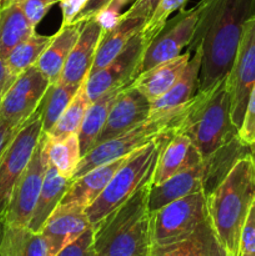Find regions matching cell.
<instances>
[{
	"label": "cell",
	"mask_w": 255,
	"mask_h": 256,
	"mask_svg": "<svg viewBox=\"0 0 255 256\" xmlns=\"http://www.w3.org/2000/svg\"><path fill=\"white\" fill-rule=\"evenodd\" d=\"M190 49L202 52L198 92L210 89L232 70L245 24L255 16V0H202Z\"/></svg>",
	"instance_id": "1"
},
{
	"label": "cell",
	"mask_w": 255,
	"mask_h": 256,
	"mask_svg": "<svg viewBox=\"0 0 255 256\" xmlns=\"http://www.w3.org/2000/svg\"><path fill=\"white\" fill-rule=\"evenodd\" d=\"M174 132L186 135L202 159L239 136V129L232 119L226 78L195 94L178 118Z\"/></svg>",
	"instance_id": "2"
},
{
	"label": "cell",
	"mask_w": 255,
	"mask_h": 256,
	"mask_svg": "<svg viewBox=\"0 0 255 256\" xmlns=\"http://www.w3.org/2000/svg\"><path fill=\"white\" fill-rule=\"evenodd\" d=\"M254 202L255 170L252 155H246L206 195L209 219L230 256H239L242 232Z\"/></svg>",
	"instance_id": "3"
},
{
	"label": "cell",
	"mask_w": 255,
	"mask_h": 256,
	"mask_svg": "<svg viewBox=\"0 0 255 256\" xmlns=\"http://www.w3.org/2000/svg\"><path fill=\"white\" fill-rule=\"evenodd\" d=\"M152 182L142 185L128 202L94 226V256L150 255L152 249L149 210Z\"/></svg>",
	"instance_id": "4"
},
{
	"label": "cell",
	"mask_w": 255,
	"mask_h": 256,
	"mask_svg": "<svg viewBox=\"0 0 255 256\" xmlns=\"http://www.w3.org/2000/svg\"><path fill=\"white\" fill-rule=\"evenodd\" d=\"M172 134L174 132H166L128 156L102 195L85 210L92 228L128 202L142 185L152 182L160 152Z\"/></svg>",
	"instance_id": "5"
},
{
	"label": "cell",
	"mask_w": 255,
	"mask_h": 256,
	"mask_svg": "<svg viewBox=\"0 0 255 256\" xmlns=\"http://www.w3.org/2000/svg\"><path fill=\"white\" fill-rule=\"evenodd\" d=\"M184 108L178 112L162 115V116L149 118L132 129L128 130L124 134L94 146L88 154L82 156V162H79L76 170H75L72 180L82 176L90 170L95 169L100 165L128 156L135 150L149 144L150 142L158 139L162 135L169 132H174L175 122Z\"/></svg>",
	"instance_id": "6"
},
{
	"label": "cell",
	"mask_w": 255,
	"mask_h": 256,
	"mask_svg": "<svg viewBox=\"0 0 255 256\" xmlns=\"http://www.w3.org/2000/svg\"><path fill=\"white\" fill-rule=\"evenodd\" d=\"M152 215V246H166L192 234L209 218L204 190L165 205Z\"/></svg>",
	"instance_id": "7"
},
{
	"label": "cell",
	"mask_w": 255,
	"mask_h": 256,
	"mask_svg": "<svg viewBox=\"0 0 255 256\" xmlns=\"http://www.w3.org/2000/svg\"><path fill=\"white\" fill-rule=\"evenodd\" d=\"M42 135V120L39 110L20 128L18 134L0 158V222H2L18 180L32 160Z\"/></svg>",
	"instance_id": "8"
},
{
	"label": "cell",
	"mask_w": 255,
	"mask_h": 256,
	"mask_svg": "<svg viewBox=\"0 0 255 256\" xmlns=\"http://www.w3.org/2000/svg\"><path fill=\"white\" fill-rule=\"evenodd\" d=\"M226 79L232 102V119L240 132L255 84V16L245 24L232 70Z\"/></svg>",
	"instance_id": "9"
},
{
	"label": "cell",
	"mask_w": 255,
	"mask_h": 256,
	"mask_svg": "<svg viewBox=\"0 0 255 256\" xmlns=\"http://www.w3.org/2000/svg\"><path fill=\"white\" fill-rule=\"evenodd\" d=\"M200 15V4L190 10H182L176 18L168 20L162 32L145 48L138 76L142 72L182 55L194 38Z\"/></svg>",
	"instance_id": "10"
},
{
	"label": "cell",
	"mask_w": 255,
	"mask_h": 256,
	"mask_svg": "<svg viewBox=\"0 0 255 256\" xmlns=\"http://www.w3.org/2000/svg\"><path fill=\"white\" fill-rule=\"evenodd\" d=\"M46 166L48 162L44 154V139L42 135L29 165L12 190V199L2 218V225L16 228L29 226L42 192Z\"/></svg>",
	"instance_id": "11"
},
{
	"label": "cell",
	"mask_w": 255,
	"mask_h": 256,
	"mask_svg": "<svg viewBox=\"0 0 255 256\" xmlns=\"http://www.w3.org/2000/svg\"><path fill=\"white\" fill-rule=\"evenodd\" d=\"M50 82L36 66L15 79L0 102V120L12 128H22L36 112Z\"/></svg>",
	"instance_id": "12"
},
{
	"label": "cell",
	"mask_w": 255,
	"mask_h": 256,
	"mask_svg": "<svg viewBox=\"0 0 255 256\" xmlns=\"http://www.w3.org/2000/svg\"><path fill=\"white\" fill-rule=\"evenodd\" d=\"M142 32L135 35L125 49L105 68L85 80V89L90 102H95L102 94L116 86H125L138 78V69L145 52Z\"/></svg>",
	"instance_id": "13"
},
{
	"label": "cell",
	"mask_w": 255,
	"mask_h": 256,
	"mask_svg": "<svg viewBox=\"0 0 255 256\" xmlns=\"http://www.w3.org/2000/svg\"><path fill=\"white\" fill-rule=\"evenodd\" d=\"M150 109L152 102L136 88L132 86V82L125 86L110 110L106 124L96 140V145L119 136L149 119Z\"/></svg>",
	"instance_id": "14"
},
{
	"label": "cell",
	"mask_w": 255,
	"mask_h": 256,
	"mask_svg": "<svg viewBox=\"0 0 255 256\" xmlns=\"http://www.w3.org/2000/svg\"><path fill=\"white\" fill-rule=\"evenodd\" d=\"M85 208L76 205H59L54 210L40 232L49 242L52 255L79 239L92 228Z\"/></svg>",
	"instance_id": "15"
},
{
	"label": "cell",
	"mask_w": 255,
	"mask_h": 256,
	"mask_svg": "<svg viewBox=\"0 0 255 256\" xmlns=\"http://www.w3.org/2000/svg\"><path fill=\"white\" fill-rule=\"evenodd\" d=\"M102 34L104 30L95 18L84 22L79 39L65 62L60 82L65 84H82L88 79Z\"/></svg>",
	"instance_id": "16"
},
{
	"label": "cell",
	"mask_w": 255,
	"mask_h": 256,
	"mask_svg": "<svg viewBox=\"0 0 255 256\" xmlns=\"http://www.w3.org/2000/svg\"><path fill=\"white\" fill-rule=\"evenodd\" d=\"M202 160L186 135L174 132L160 152L152 185L162 184L174 175L200 164Z\"/></svg>",
	"instance_id": "17"
},
{
	"label": "cell",
	"mask_w": 255,
	"mask_h": 256,
	"mask_svg": "<svg viewBox=\"0 0 255 256\" xmlns=\"http://www.w3.org/2000/svg\"><path fill=\"white\" fill-rule=\"evenodd\" d=\"M192 50L194 52L176 82L162 98L152 102L149 118H159L162 115L170 114V112H178L195 96L198 89H199L202 52L198 48Z\"/></svg>",
	"instance_id": "18"
},
{
	"label": "cell",
	"mask_w": 255,
	"mask_h": 256,
	"mask_svg": "<svg viewBox=\"0 0 255 256\" xmlns=\"http://www.w3.org/2000/svg\"><path fill=\"white\" fill-rule=\"evenodd\" d=\"M128 156L100 165V166L90 170L82 176L72 180V185L65 196L62 198L60 205H76V206L85 208V209L89 208L102 195L115 172L122 168Z\"/></svg>",
	"instance_id": "19"
},
{
	"label": "cell",
	"mask_w": 255,
	"mask_h": 256,
	"mask_svg": "<svg viewBox=\"0 0 255 256\" xmlns=\"http://www.w3.org/2000/svg\"><path fill=\"white\" fill-rule=\"evenodd\" d=\"M84 22H75L62 25L59 32L52 36V42L39 58L35 66L49 80L50 85L60 82L68 56L76 44Z\"/></svg>",
	"instance_id": "20"
},
{
	"label": "cell",
	"mask_w": 255,
	"mask_h": 256,
	"mask_svg": "<svg viewBox=\"0 0 255 256\" xmlns=\"http://www.w3.org/2000/svg\"><path fill=\"white\" fill-rule=\"evenodd\" d=\"M204 160L174 175L160 185H152L149 192V210L154 212L165 205L202 190L204 185Z\"/></svg>",
	"instance_id": "21"
},
{
	"label": "cell",
	"mask_w": 255,
	"mask_h": 256,
	"mask_svg": "<svg viewBox=\"0 0 255 256\" xmlns=\"http://www.w3.org/2000/svg\"><path fill=\"white\" fill-rule=\"evenodd\" d=\"M149 256H230L208 218L186 239L166 246H152Z\"/></svg>",
	"instance_id": "22"
},
{
	"label": "cell",
	"mask_w": 255,
	"mask_h": 256,
	"mask_svg": "<svg viewBox=\"0 0 255 256\" xmlns=\"http://www.w3.org/2000/svg\"><path fill=\"white\" fill-rule=\"evenodd\" d=\"M192 52V49H188L184 54L142 72L132 82V86L148 98L150 102H155L176 82L186 68Z\"/></svg>",
	"instance_id": "23"
},
{
	"label": "cell",
	"mask_w": 255,
	"mask_h": 256,
	"mask_svg": "<svg viewBox=\"0 0 255 256\" xmlns=\"http://www.w3.org/2000/svg\"><path fill=\"white\" fill-rule=\"evenodd\" d=\"M145 24H146V22L142 19H124V18H122L120 22L112 29L104 32L102 39H100L99 45H98L96 54H95V59L89 76L106 66L109 62H112L125 49L130 40L142 32Z\"/></svg>",
	"instance_id": "24"
},
{
	"label": "cell",
	"mask_w": 255,
	"mask_h": 256,
	"mask_svg": "<svg viewBox=\"0 0 255 256\" xmlns=\"http://www.w3.org/2000/svg\"><path fill=\"white\" fill-rule=\"evenodd\" d=\"M72 182V180L62 178L56 172V169L48 162L42 192H40L39 199H38L36 206H35L34 214H32V222H30L29 226H28L32 232H42L45 222L50 218V215L60 205L62 198L65 196L66 192L69 190Z\"/></svg>",
	"instance_id": "25"
},
{
	"label": "cell",
	"mask_w": 255,
	"mask_h": 256,
	"mask_svg": "<svg viewBox=\"0 0 255 256\" xmlns=\"http://www.w3.org/2000/svg\"><path fill=\"white\" fill-rule=\"evenodd\" d=\"M252 146L244 144L239 136L232 139L224 146L204 159V190L205 195L210 194L226 178L234 165L246 155H250Z\"/></svg>",
	"instance_id": "26"
},
{
	"label": "cell",
	"mask_w": 255,
	"mask_h": 256,
	"mask_svg": "<svg viewBox=\"0 0 255 256\" xmlns=\"http://www.w3.org/2000/svg\"><path fill=\"white\" fill-rule=\"evenodd\" d=\"M0 256H52L49 242L42 232L29 228L2 225L0 230Z\"/></svg>",
	"instance_id": "27"
},
{
	"label": "cell",
	"mask_w": 255,
	"mask_h": 256,
	"mask_svg": "<svg viewBox=\"0 0 255 256\" xmlns=\"http://www.w3.org/2000/svg\"><path fill=\"white\" fill-rule=\"evenodd\" d=\"M125 86H128V85H125ZM125 86L112 88L109 92L102 94L99 99L92 102L90 106L88 108L84 120H82V128L78 132L82 156L88 154L96 145V140L99 138L100 132L104 129L105 124H106L110 110H112L115 100L119 96L120 92Z\"/></svg>",
	"instance_id": "28"
},
{
	"label": "cell",
	"mask_w": 255,
	"mask_h": 256,
	"mask_svg": "<svg viewBox=\"0 0 255 256\" xmlns=\"http://www.w3.org/2000/svg\"><path fill=\"white\" fill-rule=\"evenodd\" d=\"M35 34V26L28 20L18 2L0 8V55L6 59L15 46Z\"/></svg>",
	"instance_id": "29"
},
{
	"label": "cell",
	"mask_w": 255,
	"mask_h": 256,
	"mask_svg": "<svg viewBox=\"0 0 255 256\" xmlns=\"http://www.w3.org/2000/svg\"><path fill=\"white\" fill-rule=\"evenodd\" d=\"M42 139L48 162L52 165L62 178L72 180L75 170L82 159L78 134L70 135L66 139H52L42 132Z\"/></svg>",
	"instance_id": "30"
},
{
	"label": "cell",
	"mask_w": 255,
	"mask_h": 256,
	"mask_svg": "<svg viewBox=\"0 0 255 256\" xmlns=\"http://www.w3.org/2000/svg\"><path fill=\"white\" fill-rule=\"evenodd\" d=\"M82 84H65L56 82L48 88L38 110L40 112L42 120V132H48L55 124L62 112H65L76 92H79Z\"/></svg>",
	"instance_id": "31"
},
{
	"label": "cell",
	"mask_w": 255,
	"mask_h": 256,
	"mask_svg": "<svg viewBox=\"0 0 255 256\" xmlns=\"http://www.w3.org/2000/svg\"><path fill=\"white\" fill-rule=\"evenodd\" d=\"M52 39V36L34 34L15 46L5 59L10 76L15 80L28 69L35 66Z\"/></svg>",
	"instance_id": "32"
},
{
	"label": "cell",
	"mask_w": 255,
	"mask_h": 256,
	"mask_svg": "<svg viewBox=\"0 0 255 256\" xmlns=\"http://www.w3.org/2000/svg\"><path fill=\"white\" fill-rule=\"evenodd\" d=\"M90 104L92 102L86 94L84 82L72 102H70L69 106L65 109L60 119L56 122V124L45 134H48V136L52 138V139H66L70 135L78 134L82 128L85 112Z\"/></svg>",
	"instance_id": "33"
},
{
	"label": "cell",
	"mask_w": 255,
	"mask_h": 256,
	"mask_svg": "<svg viewBox=\"0 0 255 256\" xmlns=\"http://www.w3.org/2000/svg\"><path fill=\"white\" fill-rule=\"evenodd\" d=\"M186 2L188 0H160L154 14L148 20L142 30V38L145 46H148L149 42L162 32V29L169 20L170 15L178 10H182Z\"/></svg>",
	"instance_id": "34"
},
{
	"label": "cell",
	"mask_w": 255,
	"mask_h": 256,
	"mask_svg": "<svg viewBox=\"0 0 255 256\" xmlns=\"http://www.w3.org/2000/svg\"><path fill=\"white\" fill-rule=\"evenodd\" d=\"M55 256H94V228L86 230L79 239L68 245Z\"/></svg>",
	"instance_id": "35"
},
{
	"label": "cell",
	"mask_w": 255,
	"mask_h": 256,
	"mask_svg": "<svg viewBox=\"0 0 255 256\" xmlns=\"http://www.w3.org/2000/svg\"><path fill=\"white\" fill-rule=\"evenodd\" d=\"M59 2L60 0H22L18 4L22 6L25 16L32 22V26H36L49 12L50 8Z\"/></svg>",
	"instance_id": "36"
},
{
	"label": "cell",
	"mask_w": 255,
	"mask_h": 256,
	"mask_svg": "<svg viewBox=\"0 0 255 256\" xmlns=\"http://www.w3.org/2000/svg\"><path fill=\"white\" fill-rule=\"evenodd\" d=\"M239 256H255V202L242 229Z\"/></svg>",
	"instance_id": "37"
},
{
	"label": "cell",
	"mask_w": 255,
	"mask_h": 256,
	"mask_svg": "<svg viewBox=\"0 0 255 256\" xmlns=\"http://www.w3.org/2000/svg\"><path fill=\"white\" fill-rule=\"evenodd\" d=\"M239 138L244 144L249 146L255 144V84L250 94L246 114H245L244 122L239 132Z\"/></svg>",
	"instance_id": "38"
},
{
	"label": "cell",
	"mask_w": 255,
	"mask_h": 256,
	"mask_svg": "<svg viewBox=\"0 0 255 256\" xmlns=\"http://www.w3.org/2000/svg\"><path fill=\"white\" fill-rule=\"evenodd\" d=\"M160 0H135L126 12L122 15L124 19H142L148 22L154 14Z\"/></svg>",
	"instance_id": "39"
},
{
	"label": "cell",
	"mask_w": 255,
	"mask_h": 256,
	"mask_svg": "<svg viewBox=\"0 0 255 256\" xmlns=\"http://www.w3.org/2000/svg\"><path fill=\"white\" fill-rule=\"evenodd\" d=\"M89 0H60L59 4L62 12V25L74 22L78 15L82 12Z\"/></svg>",
	"instance_id": "40"
},
{
	"label": "cell",
	"mask_w": 255,
	"mask_h": 256,
	"mask_svg": "<svg viewBox=\"0 0 255 256\" xmlns=\"http://www.w3.org/2000/svg\"><path fill=\"white\" fill-rule=\"evenodd\" d=\"M112 2V0H89L82 12L76 16L75 22H86V20L92 19L96 16L98 12L106 8Z\"/></svg>",
	"instance_id": "41"
},
{
	"label": "cell",
	"mask_w": 255,
	"mask_h": 256,
	"mask_svg": "<svg viewBox=\"0 0 255 256\" xmlns=\"http://www.w3.org/2000/svg\"><path fill=\"white\" fill-rule=\"evenodd\" d=\"M122 14H120V12H112V10L108 9V8H104V9L100 10V12H98L96 16H95V19H96L98 22L102 25L104 32H109L110 29H112V28H114L115 25L120 22V19H122Z\"/></svg>",
	"instance_id": "42"
},
{
	"label": "cell",
	"mask_w": 255,
	"mask_h": 256,
	"mask_svg": "<svg viewBox=\"0 0 255 256\" xmlns=\"http://www.w3.org/2000/svg\"><path fill=\"white\" fill-rule=\"evenodd\" d=\"M19 130L20 128H12L5 122L0 120V158L2 156L4 152L9 146L10 142H12V139H14Z\"/></svg>",
	"instance_id": "43"
},
{
	"label": "cell",
	"mask_w": 255,
	"mask_h": 256,
	"mask_svg": "<svg viewBox=\"0 0 255 256\" xmlns=\"http://www.w3.org/2000/svg\"><path fill=\"white\" fill-rule=\"evenodd\" d=\"M14 82L15 80L10 76L9 72H8L5 59L2 56V55H0V102H2L5 92H8V89L10 88V85H12Z\"/></svg>",
	"instance_id": "44"
},
{
	"label": "cell",
	"mask_w": 255,
	"mask_h": 256,
	"mask_svg": "<svg viewBox=\"0 0 255 256\" xmlns=\"http://www.w3.org/2000/svg\"><path fill=\"white\" fill-rule=\"evenodd\" d=\"M132 2H135V0H112V2H110L106 8L108 9L112 10V12H120V14H122V8Z\"/></svg>",
	"instance_id": "45"
},
{
	"label": "cell",
	"mask_w": 255,
	"mask_h": 256,
	"mask_svg": "<svg viewBox=\"0 0 255 256\" xmlns=\"http://www.w3.org/2000/svg\"><path fill=\"white\" fill-rule=\"evenodd\" d=\"M250 155H252V164H254V170H255V144L252 145V150H250Z\"/></svg>",
	"instance_id": "46"
},
{
	"label": "cell",
	"mask_w": 255,
	"mask_h": 256,
	"mask_svg": "<svg viewBox=\"0 0 255 256\" xmlns=\"http://www.w3.org/2000/svg\"><path fill=\"white\" fill-rule=\"evenodd\" d=\"M22 0H2V4H6V2H20Z\"/></svg>",
	"instance_id": "47"
},
{
	"label": "cell",
	"mask_w": 255,
	"mask_h": 256,
	"mask_svg": "<svg viewBox=\"0 0 255 256\" xmlns=\"http://www.w3.org/2000/svg\"><path fill=\"white\" fill-rule=\"evenodd\" d=\"M2 222H0V230H2Z\"/></svg>",
	"instance_id": "48"
},
{
	"label": "cell",
	"mask_w": 255,
	"mask_h": 256,
	"mask_svg": "<svg viewBox=\"0 0 255 256\" xmlns=\"http://www.w3.org/2000/svg\"><path fill=\"white\" fill-rule=\"evenodd\" d=\"M2 0H0V8H2Z\"/></svg>",
	"instance_id": "49"
}]
</instances>
